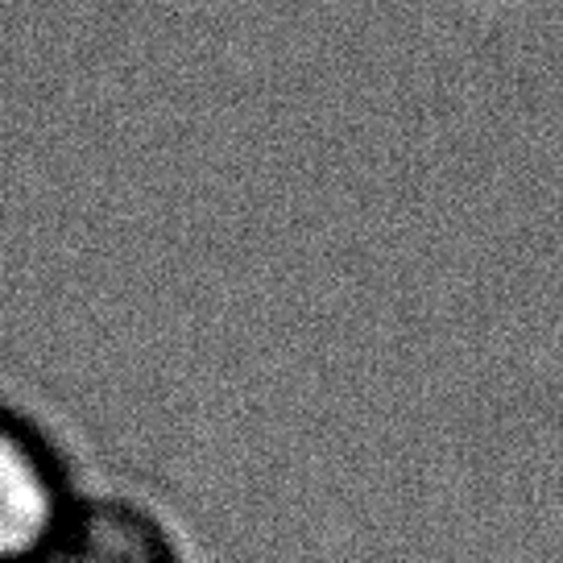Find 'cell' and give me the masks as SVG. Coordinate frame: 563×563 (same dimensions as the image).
Masks as SVG:
<instances>
[{
    "mask_svg": "<svg viewBox=\"0 0 563 563\" xmlns=\"http://www.w3.org/2000/svg\"><path fill=\"white\" fill-rule=\"evenodd\" d=\"M79 506L58 443L0 402V563H37L67 534Z\"/></svg>",
    "mask_w": 563,
    "mask_h": 563,
    "instance_id": "1",
    "label": "cell"
},
{
    "mask_svg": "<svg viewBox=\"0 0 563 563\" xmlns=\"http://www.w3.org/2000/svg\"><path fill=\"white\" fill-rule=\"evenodd\" d=\"M37 563H178L175 539L129 501H88Z\"/></svg>",
    "mask_w": 563,
    "mask_h": 563,
    "instance_id": "2",
    "label": "cell"
}]
</instances>
